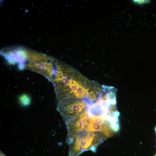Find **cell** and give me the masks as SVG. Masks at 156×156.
I'll return each mask as SVG.
<instances>
[{"mask_svg":"<svg viewBox=\"0 0 156 156\" xmlns=\"http://www.w3.org/2000/svg\"><path fill=\"white\" fill-rule=\"evenodd\" d=\"M19 99L21 104L25 106L29 105L31 102L30 97L26 94H24L20 96Z\"/></svg>","mask_w":156,"mask_h":156,"instance_id":"cell-6","label":"cell"},{"mask_svg":"<svg viewBox=\"0 0 156 156\" xmlns=\"http://www.w3.org/2000/svg\"><path fill=\"white\" fill-rule=\"evenodd\" d=\"M85 131L103 132L108 138L115 133L110 124L102 115L90 116L89 123Z\"/></svg>","mask_w":156,"mask_h":156,"instance_id":"cell-5","label":"cell"},{"mask_svg":"<svg viewBox=\"0 0 156 156\" xmlns=\"http://www.w3.org/2000/svg\"><path fill=\"white\" fill-rule=\"evenodd\" d=\"M108 138L103 132L86 131L67 137L68 156H78L83 152L88 150L95 153L98 146Z\"/></svg>","mask_w":156,"mask_h":156,"instance_id":"cell-2","label":"cell"},{"mask_svg":"<svg viewBox=\"0 0 156 156\" xmlns=\"http://www.w3.org/2000/svg\"><path fill=\"white\" fill-rule=\"evenodd\" d=\"M99 83L85 77L76 69L67 65L54 83L57 101L65 97L84 99L88 97Z\"/></svg>","mask_w":156,"mask_h":156,"instance_id":"cell-1","label":"cell"},{"mask_svg":"<svg viewBox=\"0 0 156 156\" xmlns=\"http://www.w3.org/2000/svg\"><path fill=\"white\" fill-rule=\"evenodd\" d=\"M89 105L84 99L66 97L57 101V109L66 120L86 111Z\"/></svg>","mask_w":156,"mask_h":156,"instance_id":"cell-3","label":"cell"},{"mask_svg":"<svg viewBox=\"0 0 156 156\" xmlns=\"http://www.w3.org/2000/svg\"><path fill=\"white\" fill-rule=\"evenodd\" d=\"M133 1L135 3L141 5L147 3L149 2L147 0H134Z\"/></svg>","mask_w":156,"mask_h":156,"instance_id":"cell-7","label":"cell"},{"mask_svg":"<svg viewBox=\"0 0 156 156\" xmlns=\"http://www.w3.org/2000/svg\"><path fill=\"white\" fill-rule=\"evenodd\" d=\"M155 131L156 133V126H155Z\"/></svg>","mask_w":156,"mask_h":156,"instance_id":"cell-9","label":"cell"},{"mask_svg":"<svg viewBox=\"0 0 156 156\" xmlns=\"http://www.w3.org/2000/svg\"><path fill=\"white\" fill-rule=\"evenodd\" d=\"M155 156H156V154L155 155Z\"/></svg>","mask_w":156,"mask_h":156,"instance_id":"cell-10","label":"cell"},{"mask_svg":"<svg viewBox=\"0 0 156 156\" xmlns=\"http://www.w3.org/2000/svg\"><path fill=\"white\" fill-rule=\"evenodd\" d=\"M90 116L87 110L81 113L72 116L65 120L68 134L70 137L85 130L89 122Z\"/></svg>","mask_w":156,"mask_h":156,"instance_id":"cell-4","label":"cell"},{"mask_svg":"<svg viewBox=\"0 0 156 156\" xmlns=\"http://www.w3.org/2000/svg\"><path fill=\"white\" fill-rule=\"evenodd\" d=\"M0 156H5V155L3 153L1 152Z\"/></svg>","mask_w":156,"mask_h":156,"instance_id":"cell-8","label":"cell"}]
</instances>
